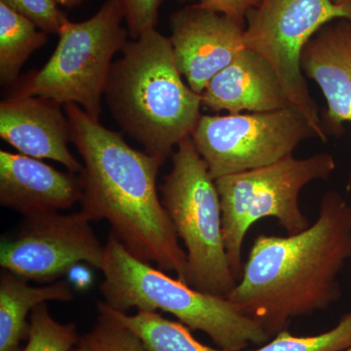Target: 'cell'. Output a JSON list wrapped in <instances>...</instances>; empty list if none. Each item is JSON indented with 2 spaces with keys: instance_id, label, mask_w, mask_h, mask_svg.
I'll use <instances>...</instances> for the list:
<instances>
[{
  "instance_id": "cell-1",
  "label": "cell",
  "mask_w": 351,
  "mask_h": 351,
  "mask_svg": "<svg viewBox=\"0 0 351 351\" xmlns=\"http://www.w3.org/2000/svg\"><path fill=\"white\" fill-rule=\"evenodd\" d=\"M351 258V203L329 191L306 230L288 237L260 234L226 297L270 338L291 319L324 311L341 295L339 276Z\"/></svg>"
},
{
  "instance_id": "cell-2",
  "label": "cell",
  "mask_w": 351,
  "mask_h": 351,
  "mask_svg": "<svg viewBox=\"0 0 351 351\" xmlns=\"http://www.w3.org/2000/svg\"><path fill=\"white\" fill-rule=\"evenodd\" d=\"M66 112L71 143L84 162L80 212L90 221L105 219L134 257L186 282V253L157 193V174L165 160L133 149L75 104L66 105Z\"/></svg>"
},
{
  "instance_id": "cell-3",
  "label": "cell",
  "mask_w": 351,
  "mask_h": 351,
  "mask_svg": "<svg viewBox=\"0 0 351 351\" xmlns=\"http://www.w3.org/2000/svg\"><path fill=\"white\" fill-rule=\"evenodd\" d=\"M170 38L156 29L127 41L105 95L112 117L147 154L166 160L199 120L201 95L182 80Z\"/></svg>"
},
{
  "instance_id": "cell-4",
  "label": "cell",
  "mask_w": 351,
  "mask_h": 351,
  "mask_svg": "<svg viewBox=\"0 0 351 351\" xmlns=\"http://www.w3.org/2000/svg\"><path fill=\"white\" fill-rule=\"evenodd\" d=\"M101 270L104 302L119 313L138 308L173 314L189 329L205 332L226 351L261 346L271 339L260 323L240 313L226 298L196 290L138 260L112 233L105 246Z\"/></svg>"
},
{
  "instance_id": "cell-5",
  "label": "cell",
  "mask_w": 351,
  "mask_h": 351,
  "mask_svg": "<svg viewBox=\"0 0 351 351\" xmlns=\"http://www.w3.org/2000/svg\"><path fill=\"white\" fill-rule=\"evenodd\" d=\"M160 191L163 206L186 246V282L208 294L228 297L239 280L226 251L221 199L191 137L177 145L172 170Z\"/></svg>"
},
{
  "instance_id": "cell-6",
  "label": "cell",
  "mask_w": 351,
  "mask_h": 351,
  "mask_svg": "<svg viewBox=\"0 0 351 351\" xmlns=\"http://www.w3.org/2000/svg\"><path fill=\"white\" fill-rule=\"evenodd\" d=\"M123 20L119 0H107L90 19L66 21L49 61L40 71L14 83L11 96L38 97L58 105L75 104L99 120L112 58L127 43Z\"/></svg>"
},
{
  "instance_id": "cell-7",
  "label": "cell",
  "mask_w": 351,
  "mask_h": 351,
  "mask_svg": "<svg viewBox=\"0 0 351 351\" xmlns=\"http://www.w3.org/2000/svg\"><path fill=\"white\" fill-rule=\"evenodd\" d=\"M336 169L329 154L306 158L286 157L257 169L228 175L215 180L221 206L223 241L228 262L239 280L242 246L256 221L274 218L288 234L308 228V219L300 207L302 189L311 182L326 180Z\"/></svg>"
},
{
  "instance_id": "cell-8",
  "label": "cell",
  "mask_w": 351,
  "mask_h": 351,
  "mask_svg": "<svg viewBox=\"0 0 351 351\" xmlns=\"http://www.w3.org/2000/svg\"><path fill=\"white\" fill-rule=\"evenodd\" d=\"M351 21V7L334 0H261L246 16L243 43L274 69L291 107L304 115L319 140L328 135L302 69L304 46L332 21Z\"/></svg>"
},
{
  "instance_id": "cell-9",
  "label": "cell",
  "mask_w": 351,
  "mask_h": 351,
  "mask_svg": "<svg viewBox=\"0 0 351 351\" xmlns=\"http://www.w3.org/2000/svg\"><path fill=\"white\" fill-rule=\"evenodd\" d=\"M214 180L257 169L292 156L298 145L319 138L293 107L274 112L201 115L191 135Z\"/></svg>"
},
{
  "instance_id": "cell-10",
  "label": "cell",
  "mask_w": 351,
  "mask_h": 351,
  "mask_svg": "<svg viewBox=\"0 0 351 351\" xmlns=\"http://www.w3.org/2000/svg\"><path fill=\"white\" fill-rule=\"evenodd\" d=\"M25 219L12 237L1 241L0 265L6 271L50 282L80 263L101 269L105 247L82 212Z\"/></svg>"
},
{
  "instance_id": "cell-11",
  "label": "cell",
  "mask_w": 351,
  "mask_h": 351,
  "mask_svg": "<svg viewBox=\"0 0 351 351\" xmlns=\"http://www.w3.org/2000/svg\"><path fill=\"white\" fill-rule=\"evenodd\" d=\"M170 40L180 73L196 94L244 49V25L195 4L170 17Z\"/></svg>"
},
{
  "instance_id": "cell-12",
  "label": "cell",
  "mask_w": 351,
  "mask_h": 351,
  "mask_svg": "<svg viewBox=\"0 0 351 351\" xmlns=\"http://www.w3.org/2000/svg\"><path fill=\"white\" fill-rule=\"evenodd\" d=\"M0 137L25 156L56 161L73 174L83 169L69 149V120L54 101L25 96L2 101Z\"/></svg>"
},
{
  "instance_id": "cell-13",
  "label": "cell",
  "mask_w": 351,
  "mask_h": 351,
  "mask_svg": "<svg viewBox=\"0 0 351 351\" xmlns=\"http://www.w3.org/2000/svg\"><path fill=\"white\" fill-rule=\"evenodd\" d=\"M82 184L73 173L25 154L0 151V203L25 218L59 213L80 201Z\"/></svg>"
},
{
  "instance_id": "cell-14",
  "label": "cell",
  "mask_w": 351,
  "mask_h": 351,
  "mask_svg": "<svg viewBox=\"0 0 351 351\" xmlns=\"http://www.w3.org/2000/svg\"><path fill=\"white\" fill-rule=\"evenodd\" d=\"M302 73L319 86L327 101L322 120L327 135L341 136L351 122V21H332L304 46Z\"/></svg>"
},
{
  "instance_id": "cell-15",
  "label": "cell",
  "mask_w": 351,
  "mask_h": 351,
  "mask_svg": "<svg viewBox=\"0 0 351 351\" xmlns=\"http://www.w3.org/2000/svg\"><path fill=\"white\" fill-rule=\"evenodd\" d=\"M202 106L214 112H267L291 107L274 69L262 56L244 48L208 83Z\"/></svg>"
},
{
  "instance_id": "cell-16",
  "label": "cell",
  "mask_w": 351,
  "mask_h": 351,
  "mask_svg": "<svg viewBox=\"0 0 351 351\" xmlns=\"http://www.w3.org/2000/svg\"><path fill=\"white\" fill-rule=\"evenodd\" d=\"M73 300L69 283L58 281L32 287L25 279L4 270L0 277V351H20L21 341L29 332L27 315L39 304Z\"/></svg>"
},
{
  "instance_id": "cell-17",
  "label": "cell",
  "mask_w": 351,
  "mask_h": 351,
  "mask_svg": "<svg viewBox=\"0 0 351 351\" xmlns=\"http://www.w3.org/2000/svg\"><path fill=\"white\" fill-rule=\"evenodd\" d=\"M47 34L34 23L0 2V82L13 85L34 51L47 43Z\"/></svg>"
},
{
  "instance_id": "cell-18",
  "label": "cell",
  "mask_w": 351,
  "mask_h": 351,
  "mask_svg": "<svg viewBox=\"0 0 351 351\" xmlns=\"http://www.w3.org/2000/svg\"><path fill=\"white\" fill-rule=\"evenodd\" d=\"M106 306L117 319L142 339L149 351H226L203 345L186 325L167 319L156 311H138L134 315H128L107 304Z\"/></svg>"
},
{
  "instance_id": "cell-19",
  "label": "cell",
  "mask_w": 351,
  "mask_h": 351,
  "mask_svg": "<svg viewBox=\"0 0 351 351\" xmlns=\"http://www.w3.org/2000/svg\"><path fill=\"white\" fill-rule=\"evenodd\" d=\"M73 351L149 350L135 332L117 319L104 302H99L94 326L80 337Z\"/></svg>"
},
{
  "instance_id": "cell-20",
  "label": "cell",
  "mask_w": 351,
  "mask_h": 351,
  "mask_svg": "<svg viewBox=\"0 0 351 351\" xmlns=\"http://www.w3.org/2000/svg\"><path fill=\"white\" fill-rule=\"evenodd\" d=\"M29 322L27 343L21 351H73L80 338L75 325L58 322L45 302L32 311Z\"/></svg>"
},
{
  "instance_id": "cell-21",
  "label": "cell",
  "mask_w": 351,
  "mask_h": 351,
  "mask_svg": "<svg viewBox=\"0 0 351 351\" xmlns=\"http://www.w3.org/2000/svg\"><path fill=\"white\" fill-rule=\"evenodd\" d=\"M351 346V311L329 331L314 336L298 337L287 330L251 351H345Z\"/></svg>"
},
{
  "instance_id": "cell-22",
  "label": "cell",
  "mask_w": 351,
  "mask_h": 351,
  "mask_svg": "<svg viewBox=\"0 0 351 351\" xmlns=\"http://www.w3.org/2000/svg\"><path fill=\"white\" fill-rule=\"evenodd\" d=\"M0 2L24 16L46 34H59L69 20L54 0H0Z\"/></svg>"
},
{
  "instance_id": "cell-23",
  "label": "cell",
  "mask_w": 351,
  "mask_h": 351,
  "mask_svg": "<svg viewBox=\"0 0 351 351\" xmlns=\"http://www.w3.org/2000/svg\"><path fill=\"white\" fill-rule=\"evenodd\" d=\"M163 0H119L126 21L127 31L132 39L156 29L159 8Z\"/></svg>"
},
{
  "instance_id": "cell-24",
  "label": "cell",
  "mask_w": 351,
  "mask_h": 351,
  "mask_svg": "<svg viewBox=\"0 0 351 351\" xmlns=\"http://www.w3.org/2000/svg\"><path fill=\"white\" fill-rule=\"evenodd\" d=\"M179 1H198V5L203 8L223 14L244 27L246 25L247 14L261 3V0H179Z\"/></svg>"
},
{
  "instance_id": "cell-25",
  "label": "cell",
  "mask_w": 351,
  "mask_h": 351,
  "mask_svg": "<svg viewBox=\"0 0 351 351\" xmlns=\"http://www.w3.org/2000/svg\"><path fill=\"white\" fill-rule=\"evenodd\" d=\"M69 277L73 282L80 288H85L91 282V274L84 267H80V263L69 270Z\"/></svg>"
},
{
  "instance_id": "cell-26",
  "label": "cell",
  "mask_w": 351,
  "mask_h": 351,
  "mask_svg": "<svg viewBox=\"0 0 351 351\" xmlns=\"http://www.w3.org/2000/svg\"><path fill=\"white\" fill-rule=\"evenodd\" d=\"M58 5L66 7V8H73V7L80 6L85 0H54Z\"/></svg>"
},
{
  "instance_id": "cell-27",
  "label": "cell",
  "mask_w": 351,
  "mask_h": 351,
  "mask_svg": "<svg viewBox=\"0 0 351 351\" xmlns=\"http://www.w3.org/2000/svg\"><path fill=\"white\" fill-rule=\"evenodd\" d=\"M335 3L339 5H346L351 7V0H334Z\"/></svg>"
},
{
  "instance_id": "cell-28",
  "label": "cell",
  "mask_w": 351,
  "mask_h": 351,
  "mask_svg": "<svg viewBox=\"0 0 351 351\" xmlns=\"http://www.w3.org/2000/svg\"><path fill=\"white\" fill-rule=\"evenodd\" d=\"M345 351H351V346L350 348H348V350H345Z\"/></svg>"
}]
</instances>
